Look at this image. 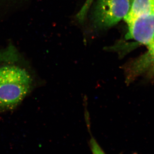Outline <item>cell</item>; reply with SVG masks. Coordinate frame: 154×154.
<instances>
[{
    "label": "cell",
    "instance_id": "obj_1",
    "mask_svg": "<svg viewBox=\"0 0 154 154\" xmlns=\"http://www.w3.org/2000/svg\"><path fill=\"white\" fill-rule=\"evenodd\" d=\"M20 58L19 52L12 44L0 52V110L17 107L31 90L32 76L21 65Z\"/></svg>",
    "mask_w": 154,
    "mask_h": 154
},
{
    "label": "cell",
    "instance_id": "obj_2",
    "mask_svg": "<svg viewBox=\"0 0 154 154\" xmlns=\"http://www.w3.org/2000/svg\"><path fill=\"white\" fill-rule=\"evenodd\" d=\"M133 0H97L93 12L96 27L107 28L120 22L129 14Z\"/></svg>",
    "mask_w": 154,
    "mask_h": 154
},
{
    "label": "cell",
    "instance_id": "obj_3",
    "mask_svg": "<svg viewBox=\"0 0 154 154\" xmlns=\"http://www.w3.org/2000/svg\"><path fill=\"white\" fill-rule=\"evenodd\" d=\"M127 38L133 39L147 46L154 42V13L136 17L127 23Z\"/></svg>",
    "mask_w": 154,
    "mask_h": 154
},
{
    "label": "cell",
    "instance_id": "obj_4",
    "mask_svg": "<svg viewBox=\"0 0 154 154\" xmlns=\"http://www.w3.org/2000/svg\"><path fill=\"white\" fill-rule=\"evenodd\" d=\"M148 49L145 54L125 68L126 78L129 81L143 73L154 74V42Z\"/></svg>",
    "mask_w": 154,
    "mask_h": 154
},
{
    "label": "cell",
    "instance_id": "obj_5",
    "mask_svg": "<svg viewBox=\"0 0 154 154\" xmlns=\"http://www.w3.org/2000/svg\"><path fill=\"white\" fill-rule=\"evenodd\" d=\"M154 13V0H133L129 14L124 20L126 23L142 15Z\"/></svg>",
    "mask_w": 154,
    "mask_h": 154
},
{
    "label": "cell",
    "instance_id": "obj_6",
    "mask_svg": "<svg viewBox=\"0 0 154 154\" xmlns=\"http://www.w3.org/2000/svg\"><path fill=\"white\" fill-rule=\"evenodd\" d=\"M90 144L93 154H106L94 138H91L90 140Z\"/></svg>",
    "mask_w": 154,
    "mask_h": 154
}]
</instances>
